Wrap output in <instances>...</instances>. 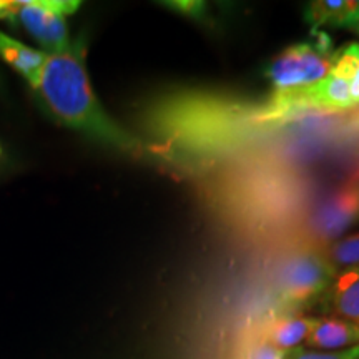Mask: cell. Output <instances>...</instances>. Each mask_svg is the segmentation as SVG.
<instances>
[{
  "label": "cell",
  "instance_id": "ac0fdd59",
  "mask_svg": "<svg viewBox=\"0 0 359 359\" xmlns=\"http://www.w3.org/2000/svg\"><path fill=\"white\" fill-rule=\"evenodd\" d=\"M0 156H2V147H0Z\"/></svg>",
  "mask_w": 359,
  "mask_h": 359
},
{
  "label": "cell",
  "instance_id": "5b68a950",
  "mask_svg": "<svg viewBox=\"0 0 359 359\" xmlns=\"http://www.w3.org/2000/svg\"><path fill=\"white\" fill-rule=\"evenodd\" d=\"M359 222V188L348 187L321 200L311 217V231L323 241L336 240Z\"/></svg>",
  "mask_w": 359,
  "mask_h": 359
},
{
  "label": "cell",
  "instance_id": "8992f818",
  "mask_svg": "<svg viewBox=\"0 0 359 359\" xmlns=\"http://www.w3.org/2000/svg\"><path fill=\"white\" fill-rule=\"evenodd\" d=\"M349 80L327 75L309 87L291 90V95L298 109L302 107H320V109L344 110L354 105Z\"/></svg>",
  "mask_w": 359,
  "mask_h": 359
},
{
  "label": "cell",
  "instance_id": "9c48e42d",
  "mask_svg": "<svg viewBox=\"0 0 359 359\" xmlns=\"http://www.w3.org/2000/svg\"><path fill=\"white\" fill-rule=\"evenodd\" d=\"M331 298L338 314L359 326V264L346 268L334 278Z\"/></svg>",
  "mask_w": 359,
  "mask_h": 359
},
{
  "label": "cell",
  "instance_id": "8fae6325",
  "mask_svg": "<svg viewBox=\"0 0 359 359\" xmlns=\"http://www.w3.org/2000/svg\"><path fill=\"white\" fill-rule=\"evenodd\" d=\"M358 11L359 2H344V0H334L333 2V0H326V2L309 4L306 17L313 27H348Z\"/></svg>",
  "mask_w": 359,
  "mask_h": 359
},
{
  "label": "cell",
  "instance_id": "5bb4252c",
  "mask_svg": "<svg viewBox=\"0 0 359 359\" xmlns=\"http://www.w3.org/2000/svg\"><path fill=\"white\" fill-rule=\"evenodd\" d=\"M285 359H359V344L338 353H316L294 348L285 354Z\"/></svg>",
  "mask_w": 359,
  "mask_h": 359
},
{
  "label": "cell",
  "instance_id": "6da1fadb",
  "mask_svg": "<svg viewBox=\"0 0 359 359\" xmlns=\"http://www.w3.org/2000/svg\"><path fill=\"white\" fill-rule=\"evenodd\" d=\"M34 92L65 127L123 154H147V147L116 123L97 97L87 72L85 37L72 40L65 50L48 53Z\"/></svg>",
  "mask_w": 359,
  "mask_h": 359
},
{
  "label": "cell",
  "instance_id": "52a82bcc",
  "mask_svg": "<svg viewBox=\"0 0 359 359\" xmlns=\"http://www.w3.org/2000/svg\"><path fill=\"white\" fill-rule=\"evenodd\" d=\"M0 57L34 90L40 79V74H42L45 62H47L48 53L43 52L42 48L29 47V45L22 43L20 40L13 39L4 30H0Z\"/></svg>",
  "mask_w": 359,
  "mask_h": 359
},
{
  "label": "cell",
  "instance_id": "277c9868",
  "mask_svg": "<svg viewBox=\"0 0 359 359\" xmlns=\"http://www.w3.org/2000/svg\"><path fill=\"white\" fill-rule=\"evenodd\" d=\"M327 45L298 43L283 50L268 69V79L278 92L309 87L327 77L331 55Z\"/></svg>",
  "mask_w": 359,
  "mask_h": 359
},
{
  "label": "cell",
  "instance_id": "2e32d148",
  "mask_svg": "<svg viewBox=\"0 0 359 359\" xmlns=\"http://www.w3.org/2000/svg\"><path fill=\"white\" fill-rule=\"evenodd\" d=\"M351 97H353L354 105H356V103H359V70H358L356 77H354L353 83H351Z\"/></svg>",
  "mask_w": 359,
  "mask_h": 359
},
{
  "label": "cell",
  "instance_id": "7a4b0ae2",
  "mask_svg": "<svg viewBox=\"0 0 359 359\" xmlns=\"http://www.w3.org/2000/svg\"><path fill=\"white\" fill-rule=\"evenodd\" d=\"M79 7L77 0H0V20L22 27L43 52L57 53L72 42L67 17Z\"/></svg>",
  "mask_w": 359,
  "mask_h": 359
},
{
  "label": "cell",
  "instance_id": "ba28073f",
  "mask_svg": "<svg viewBox=\"0 0 359 359\" xmlns=\"http://www.w3.org/2000/svg\"><path fill=\"white\" fill-rule=\"evenodd\" d=\"M308 344L321 349H339L359 344V326L344 320H316Z\"/></svg>",
  "mask_w": 359,
  "mask_h": 359
},
{
  "label": "cell",
  "instance_id": "30bf717a",
  "mask_svg": "<svg viewBox=\"0 0 359 359\" xmlns=\"http://www.w3.org/2000/svg\"><path fill=\"white\" fill-rule=\"evenodd\" d=\"M316 325L314 318H302V316H285L280 318L269 326L268 341L275 344L278 349L286 351L298 346L308 336L311 334L313 327Z\"/></svg>",
  "mask_w": 359,
  "mask_h": 359
},
{
  "label": "cell",
  "instance_id": "3957f363",
  "mask_svg": "<svg viewBox=\"0 0 359 359\" xmlns=\"http://www.w3.org/2000/svg\"><path fill=\"white\" fill-rule=\"evenodd\" d=\"M334 280V266L316 251H296L281 263L278 288L283 303L303 306L320 296Z\"/></svg>",
  "mask_w": 359,
  "mask_h": 359
},
{
  "label": "cell",
  "instance_id": "7c38bea8",
  "mask_svg": "<svg viewBox=\"0 0 359 359\" xmlns=\"http://www.w3.org/2000/svg\"><path fill=\"white\" fill-rule=\"evenodd\" d=\"M359 70V43H348L331 55V74L353 82Z\"/></svg>",
  "mask_w": 359,
  "mask_h": 359
},
{
  "label": "cell",
  "instance_id": "e0dca14e",
  "mask_svg": "<svg viewBox=\"0 0 359 359\" xmlns=\"http://www.w3.org/2000/svg\"><path fill=\"white\" fill-rule=\"evenodd\" d=\"M348 29H353V30H356V32H359V11H358L356 15L353 17V20L349 22Z\"/></svg>",
  "mask_w": 359,
  "mask_h": 359
},
{
  "label": "cell",
  "instance_id": "9a60e30c",
  "mask_svg": "<svg viewBox=\"0 0 359 359\" xmlns=\"http://www.w3.org/2000/svg\"><path fill=\"white\" fill-rule=\"evenodd\" d=\"M175 11H182L183 13H188V15H201V12L205 11L203 4H198V2H172L170 4Z\"/></svg>",
  "mask_w": 359,
  "mask_h": 359
},
{
  "label": "cell",
  "instance_id": "4fadbf2b",
  "mask_svg": "<svg viewBox=\"0 0 359 359\" xmlns=\"http://www.w3.org/2000/svg\"><path fill=\"white\" fill-rule=\"evenodd\" d=\"M331 263L338 266H358L359 264V233L343 238L331 248Z\"/></svg>",
  "mask_w": 359,
  "mask_h": 359
}]
</instances>
